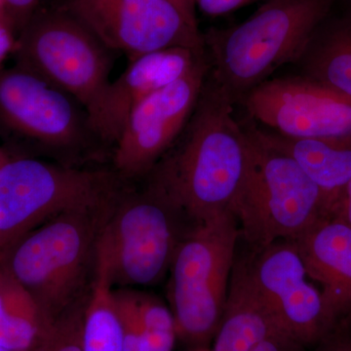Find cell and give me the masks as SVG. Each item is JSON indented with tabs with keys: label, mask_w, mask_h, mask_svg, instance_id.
I'll use <instances>...</instances> for the list:
<instances>
[{
	"label": "cell",
	"mask_w": 351,
	"mask_h": 351,
	"mask_svg": "<svg viewBox=\"0 0 351 351\" xmlns=\"http://www.w3.org/2000/svg\"><path fill=\"white\" fill-rule=\"evenodd\" d=\"M234 104L208 75L184 131L145 179L195 226L232 212L246 182L251 135Z\"/></svg>",
	"instance_id": "1"
},
{
	"label": "cell",
	"mask_w": 351,
	"mask_h": 351,
	"mask_svg": "<svg viewBox=\"0 0 351 351\" xmlns=\"http://www.w3.org/2000/svg\"><path fill=\"white\" fill-rule=\"evenodd\" d=\"M58 215L18 240L0 263L55 322L87 298L97 244L115 198Z\"/></svg>",
	"instance_id": "2"
},
{
	"label": "cell",
	"mask_w": 351,
	"mask_h": 351,
	"mask_svg": "<svg viewBox=\"0 0 351 351\" xmlns=\"http://www.w3.org/2000/svg\"><path fill=\"white\" fill-rule=\"evenodd\" d=\"M332 0H267L241 24L204 39L209 75L233 101L298 62L326 17Z\"/></svg>",
	"instance_id": "3"
},
{
	"label": "cell",
	"mask_w": 351,
	"mask_h": 351,
	"mask_svg": "<svg viewBox=\"0 0 351 351\" xmlns=\"http://www.w3.org/2000/svg\"><path fill=\"white\" fill-rule=\"evenodd\" d=\"M161 189L121 186L97 244L96 265L112 288L152 286L169 272L182 240L195 228Z\"/></svg>",
	"instance_id": "4"
},
{
	"label": "cell",
	"mask_w": 351,
	"mask_h": 351,
	"mask_svg": "<svg viewBox=\"0 0 351 351\" xmlns=\"http://www.w3.org/2000/svg\"><path fill=\"white\" fill-rule=\"evenodd\" d=\"M0 140L5 149L75 167L82 159L107 151L82 104L15 66L0 69Z\"/></svg>",
	"instance_id": "5"
},
{
	"label": "cell",
	"mask_w": 351,
	"mask_h": 351,
	"mask_svg": "<svg viewBox=\"0 0 351 351\" xmlns=\"http://www.w3.org/2000/svg\"><path fill=\"white\" fill-rule=\"evenodd\" d=\"M240 237L232 212L193 228L171 263L168 299L177 337L186 345L209 348L228 301Z\"/></svg>",
	"instance_id": "6"
},
{
	"label": "cell",
	"mask_w": 351,
	"mask_h": 351,
	"mask_svg": "<svg viewBox=\"0 0 351 351\" xmlns=\"http://www.w3.org/2000/svg\"><path fill=\"white\" fill-rule=\"evenodd\" d=\"M122 184L113 170L11 157L0 167V258L58 215L112 199Z\"/></svg>",
	"instance_id": "7"
},
{
	"label": "cell",
	"mask_w": 351,
	"mask_h": 351,
	"mask_svg": "<svg viewBox=\"0 0 351 351\" xmlns=\"http://www.w3.org/2000/svg\"><path fill=\"white\" fill-rule=\"evenodd\" d=\"M250 166L232 213L252 250L292 239L323 218L324 195L294 159L267 144L254 124Z\"/></svg>",
	"instance_id": "8"
},
{
	"label": "cell",
	"mask_w": 351,
	"mask_h": 351,
	"mask_svg": "<svg viewBox=\"0 0 351 351\" xmlns=\"http://www.w3.org/2000/svg\"><path fill=\"white\" fill-rule=\"evenodd\" d=\"M12 54L15 66L94 108L110 83L112 50L61 9L36 11L21 32Z\"/></svg>",
	"instance_id": "9"
},
{
	"label": "cell",
	"mask_w": 351,
	"mask_h": 351,
	"mask_svg": "<svg viewBox=\"0 0 351 351\" xmlns=\"http://www.w3.org/2000/svg\"><path fill=\"white\" fill-rule=\"evenodd\" d=\"M52 6L129 61L167 48L205 50L196 18L172 0H53Z\"/></svg>",
	"instance_id": "10"
},
{
	"label": "cell",
	"mask_w": 351,
	"mask_h": 351,
	"mask_svg": "<svg viewBox=\"0 0 351 351\" xmlns=\"http://www.w3.org/2000/svg\"><path fill=\"white\" fill-rule=\"evenodd\" d=\"M209 73L207 57L132 110L110 156L123 182L145 179L184 131Z\"/></svg>",
	"instance_id": "11"
},
{
	"label": "cell",
	"mask_w": 351,
	"mask_h": 351,
	"mask_svg": "<svg viewBox=\"0 0 351 351\" xmlns=\"http://www.w3.org/2000/svg\"><path fill=\"white\" fill-rule=\"evenodd\" d=\"M241 261L249 280L279 324L311 350L336 329L321 291L309 282L294 242L281 239Z\"/></svg>",
	"instance_id": "12"
},
{
	"label": "cell",
	"mask_w": 351,
	"mask_h": 351,
	"mask_svg": "<svg viewBox=\"0 0 351 351\" xmlns=\"http://www.w3.org/2000/svg\"><path fill=\"white\" fill-rule=\"evenodd\" d=\"M242 101L254 125L278 135L318 138L351 134V99L304 75L269 78Z\"/></svg>",
	"instance_id": "13"
},
{
	"label": "cell",
	"mask_w": 351,
	"mask_h": 351,
	"mask_svg": "<svg viewBox=\"0 0 351 351\" xmlns=\"http://www.w3.org/2000/svg\"><path fill=\"white\" fill-rule=\"evenodd\" d=\"M206 52L174 47L154 51L129 61L128 66L110 80L90 110V123L107 151L112 152L133 108L152 92L189 73Z\"/></svg>",
	"instance_id": "14"
},
{
	"label": "cell",
	"mask_w": 351,
	"mask_h": 351,
	"mask_svg": "<svg viewBox=\"0 0 351 351\" xmlns=\"http://www.w3.org/2000/svg\"><path fill=\"white\" fill-rule=\"evenodd\" d=\"M307 276L320 284L328 313L339 324L351 319V226L327 217L295 239Z\"/></svg>",
	"instance_id": "15"
},
{
	"label": "cell",
	"mask_w": 351,
	"mask_h": 351,
	"mask_svg": "<svg viewBox=\"0 0 351 351\" xmlns=\"http://www.w3.org/2000/svg\"><path fill=\"white\" fill-rule=\"evenodd\" d=\"M279 328L283 327L252 285L241 261H235L225 313L210 351H256Z\"/></svg>",
	"instance_id": "16"
},
{
	"label": "cell",
	"mask_w": 351,
	"mask_h": 351,
	"mask_svg": "<svg viewBox=\"0 0 351 351\" xmlns=\"http://www.w3.org/2000/svg\"><path fill=\"white\" fill-rule=\"evenodd\" d=\"M254 126L267 144L294 159L320 189L329 217L351 180V134L334 138H290Z\"/></svg>",
	"instance_id": "17"
},
{
	"label": "cell",
	"mask_w": 351,
	"mask_h": 351,
	"mask_svg": "<svg viewBox=\"0 0 351 351\" xmlns=\"http://www.w3.org/2000/svg\"><path fill=\"white\" fill-rule=\"evenodd\" d=\"M54 324L36 300L0 263V346L29 351Z\"/></svg>",
	"instance_id": "18"
},
{
	"label": "cell",
	"mask_w": 351,
	"mask_h": 351,
	"mask_svg": "<svg viewBox=\"0 0 351 351\" xmlns=\"http://www.w3.org/2000/svg\"><path fill=\"white\" fill-rule=\"evenodd\" d=\"M297 63L302 75L351 99V20L318 27Z\"/></svg>",
	"instance_id": "19"
},
{
	"label": "cell",
	"mask_w": 351,
	"mask_h": 351,
	"mask_svg": "<svg viewBox=\"0 0 351 351\" xmlns=\"http://www.w3.org/2000/svg\"><path fill=\"white\" fill-rule=\"evenodd\" d=\"M83 351H123L121 320L114 290L105 270L96 267L82 323Z\"/></svg>",
	"instance_id": "20"
},
{
	"label": "cell",
	"mask_w": 351,
	"mask_h": 351,
	"mask_svg": "<svg viewBox=\"0 0 351 351\" xmlns=\"http://www.w3.org/2000/svg\"><path fill=\"white\" fill-rule=\"evenodd\" d=\"M147 339V351H173L177 331L169 307L145 293L136 292Z\"/></svg>",
	"instance_id": "21"
},
{
	"label": "cell",
	"mask_w": 351,
	"mask_h": 351,
	"mask_svg": "<svg viewBox=\"0 0 351 351\" xmlns=\"http://www.w3.org/2000/svg\"><path fill=\"white\" fill-rule=\"evenodd\" d=\"M86 299L60 316L43 341L29 351H83L82 323Z\"/></svg>",
	"instance_id": "22"
},
{
	"label": "cell",
	"mask_w": 351,
	"mask_h": 351,
	"mask_svg": "<svg viewBox=\"0 0 351 351\" xmlns=\"http://www.w3.org/2000/svg\"><path fill=\"white\" fill-rule=\"evenodd\" d=\"M114 297L121 320L123 351H147V339L136 291L114 290Z\"/></svg>",
	"instance_id": "23"
},
{
	"label": "cell",
	"mask_w": 351,
	"mask_h": 351,
	"mask_svg": "<svg viewBox=\"0 0 351 351\" xmlns=\"http://www.w3.org/2000/svg\"><path fill=\"white\" fill-rule=\"evenodd\" d=\"M41 0H0V17L12 29L16 38L39 9Z\"/></svg>",
	"instance_id": "24"
},
{
	"label": "cell",
	"mask_w": 351,
	"mask_h": 351,
	"mask_svg": "<svg viewBox=\"0 0 351 351\" xmlns=\"http://www.w3.org/2000/svg\"><path fill=\"white\" fill-rule=\"evenodd\" d=\"M311 351H351V322L346 320L339 323Z\"/></svg>",
	"instance_id": "25"
},
{
	"label": "cell",
	"mask_w": 351,
	"mask_h": 351,
	"mask_svg": "<svg viewBox=\"0 0 351 351\" xmlns=\"http://www.w3.org/2000/svg\"><path fill=\"white\" fill-rule=\"evenodd\" d=\"M256 351H307V348L283 328H279Z\"/></svg>",
	"instance_id": "26"
},
{
	"label": "cell",
	"mask_w": 351,
	"mask_h": 351,
	"mask_svg": "<svg viewBox=\"0 0 351 351\" xmlns=\"http://www.w3.org/2000/svg\"><path fill=\"white\" fill-rule=\"evenodd\" d=\"M258 0H196L201 12L212 17L226 15Z\"/></svg>",
	"instance_id": "27"
},
{
	"label": "cell",
	"mask_w": 351,
	"mask_h": 351,
	"mask_svg": "<svg viewBox=\"0 0 351 351\" xmlns=\"http://www.w3.org/2000/svg\"><path fill=\"white\" fill-rule=\"evenodd\" d=\"M329 217L351 226V180L335 202Z\"/></svg>",
	"instance_id": "28"
},
{
	"label": "cell",
	"mask_w": 351,
	"mask_h": 351,
	"mask_svg": "<svg viewBox=\"0 0 351 351\" xmlns=\"http://www.w3.org/2000/svg\"><path fill=\"white\" fill-rule=\"evenodd\" d=\"M16 40H17V38L14 34L12 29L0 17V69L2 68V62L5 60V58L9 54H12Z\"/></svg>",
	"instance_id": "29"
},
{
	"label": "cell",
	"mask_w": 351,
	"mask_h": 351,
	"mask_svg": "<svg viewBox=\"0 0 351 351\" xmlns=\"http://www.w3.org/2000/svg\"><path fill=\"white\" fill-rule=\"evenodd\" d=\"M178 6L181 7L182 10L189 14L191 17L196 18L195 8L196 0H172Z\"/></svg>",
	"instance_id": "30"
},
{
	"label": "cell",
	"mask_w": 351,
	"mask_h": 351,
	"mask_svg": "<svg viewBox=\"0 0 351 351\" xmlns=\"http://www.w3.org/2000/svg\"><path fill=\"white\" fill-rule=\"evenodd\" d=\"M9 158H11L10 154L6 152V149H4L3 147L0 145V167H1V166L3 165Z\"/></svg>",
	"instance_id": "31"
},
{
	"label": "cell",
	"mask_w": 351,
	"mask_h": 351,
	"mask_svg": "<svg viewBox=\"0 0 351 351\" xmlns=\"http://www.w3.org/2000/svg\"><path fill=\"white\" fill-rule=\"evenodd\" d=\"M198 351H210L209 348H201V350H198Z\"/></svg>",
	"instance_id": "32"
},
{
	"label": "cell",
	"mask_w": 351,
	"mask_h": 351,
	"mask_svg": "<svg viewBox=\"0 0 351 351\" xmlns=\"http://www.w3.org/2000/svg\"><path fill=\"white\" fill-rule=\"evenodd\" d=\"M0 351H10L8 350H6V348H2V346H0Z\"/></svg>",
	"instance_id": "33"
}]
</instances>
